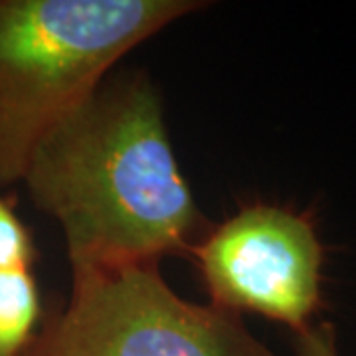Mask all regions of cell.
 Returning <instances> with one entry per match:
<instances>
[{"label":"cell","instance_id":"cell-1","mask_svg":"<svg viewBox=\"0 0 356 356\" xmlns=\"http://www.w3.org/2000/svg\"><path fill=\"white\" fill-rule=\"evenodd\" d=\"M20 182L64 232L74 281L188 254L204 224L143 74L105 79L60 119Z\"/></svg>","mask_w":356,"mask_h":356},{"label":"cell","instance_id":"cell-2","mask_svg":"<svg viewBox=\"0 0 356 356\" xmlns=\"http://www.w3.org/2000/svg\"><path fill=\"white\" fill-rule=\"evenodd\" d=\"M206 2L0 0V188L127 51Z\"/></svg>","mask_w":356,"mask_h":356},{"label":"cell","instance_id":"cell-3","mask_svg":"<svg viewBox=\"0 0 356 356\" xmlns=\"http://www.w3.org/2000/svg\"><path fill=\"white\" fill-rule=\"evenodd\" d=\"M24 356H277L242 317L191 303L159 264L74 281L65 309L40 323Z\"/></svg>","mask_w":356,"mask_h":356},{"label":"cell","instance_id":"cell-4","mask_svg":"<svg viewBox=\"0 0 356 356\" xmlns=\"http://www.w3.org/2000/svg\"><path fill=\"white\" fill-rule=\"evenodd\" d=\"M212 297L229 313H254L305 331L323 305L325 254L305 214L252 204L188 250Z\"/></svg>","mask_w":356,"mask_h":356},{"label":"cell","instance_id":"cell-5","mask_svg":"<svg viewBox=\"0 0 356 356\" xmlns=\"http://www.w3.org/2000/svg\"><path fill=\"white\" fill-rule=\"evenodd\" d=\"M42 323V297L32 269L0 271V356H24Z\"/></svg>","mask_w":356,"mask_h":356},{"label":"cell","instance_id":"cell-6","mask_svg":"<svg viewBox=\"0 0 356 356\" xmlns=\"http://www.w3.org/2000/svg\"><path fill=\"white\" fill-rule=\"evenodd\" d=\"M36 257L38 252L30 229L0 196V271L32 269Z\"/></svg>","mask_w":356,"mask_h":356},{"label":"cell","instance_id":"cell-7","mask_svg":"<svg viewBox=\"0 0 356 356\" xmlns=\"http://www.w3.org/2000/svg\"><path fill=\"white\" fill-rule=\"evenodd\" d=\"M295 356H343L331 323H313L295 334Z\"/></svg>","mask_w":356,"mask_h":356}]
</instances>
